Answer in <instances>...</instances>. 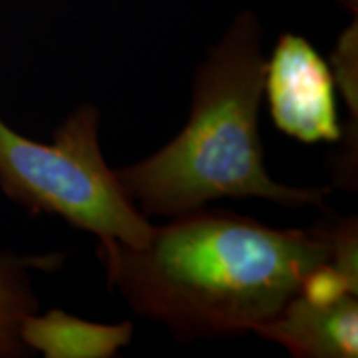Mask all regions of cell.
Masks as SVG:
<instances>
[{"label":"cell","instance_id":"obj_2","mask_svg":"<svg viewBox=\"0 0 358 358\" xmlns=\"http://www.w3.org/2000/svg\"><path fill=\"white\" fill-rule=\"evenodd\" d=\"M264 71L261 17L244 8L196 66L185 128L156 153L115 169L145 216L171 219L222 198L327 211L332 187L282 185L267 173L259 131Z\"/></svg>","mask_w":358,"mask_h":358},{"label":"cell","instance_id":"obj_5","mask_svg":"<svg viewBox=\"0 0 358 358\" xmlns=\"http://www.w3.org/2000/svg\"><path fill=\"white\" fill-rule=\"evenodd\" d=\"M358 295L319 303L295 295L254 334L279 343L299 358H357Z\"/></svg>","mask_w":358,"mask_h":358},{"label":"cell","instance_id":"obj_3","mask_svg":"<svg viewBox=\"0 0 358 358\" xmlns=\"http://www.w3.org/2000/svg\"><path fill=\"white\" fill-rule=\"evenodd\" d=\"M0 187L32 213L58 216L98 243L138 248L153 232L106 164L100 110L90 103L66 116L50 143L22 136L0 118Z\"/></svg>","mask_w":358,"mask_h":358},{"label":"cell","instance_id":"obj_4","mask_svg":"<svg viewBox=\"0 0 358 358\" xmlns=\"http://www.w3.org/2000/svg\"><path fill=\"white\" fill-rule=\"evenodd\" d=\"M264 95L274 124L287 136L306 145L343 140L332 69L302 35L277 38L266 58Z\"/></svg>","mask_w":358,"mask_h":358},{"label":"cell","instance_id":"obj_1","mask_svg":"<svg viewBox=\"0 0 358 358\" xmlns=\"http://www.w3.org/2000/svg\"><path fill=\"white\" fill-rule=\"evenodd\" d=\"M108 285L131 310L166 327L178 342L254 332L334 257L332 221L277 229L217 209L153 226L138 248L98 243Z\"/></svg>","mask_w":358,"mask_h":358},{"label":"cell","instance_id":"obj_8","mask_svg":"<svg viewBox=\"0 0 358 358\" xmlns=\"http://www.w3.org/2000/svg\"><path fill=\"white\" fill-rule=\"evenodd\" d=\"M334 78L342 92L343 100L348 108V124L353 120L357 124L358 118V88H357V66H358V30L357 19L348 29L340 35L337 48L332 57Z\"/></svg>","mask_w":358,"mask_h":358},{"label":"cell","instance_id":"obj_6","mask_svg":"<svg viewBox=\"0 0 358 358\" xmlns=\"http://www.w3.org/2000/svg\"><path fill=\"white\" fill-rule=\"evenodd\" d=\"M30 352L47 358H113L133 338V322L96 324L64 310L32 313L22 327Z\"/></svg>","mask_w":358,"mask_h":358},{"label":"cell","instance_id":"obj_7","mask_svg":"<svg viewBox=\"0 0 358 358\" xmlns=\"http://www.w3.org/2000/svg\"><path fill=\"white\" fill-rule=\"evenodd\" d=\"M62 262V254H0V358H20L32 353L22 338L27 317L38 312L32 272L55 271Z\"/></svg>","mask_w":358,"mask_h":358}]
</instances>
